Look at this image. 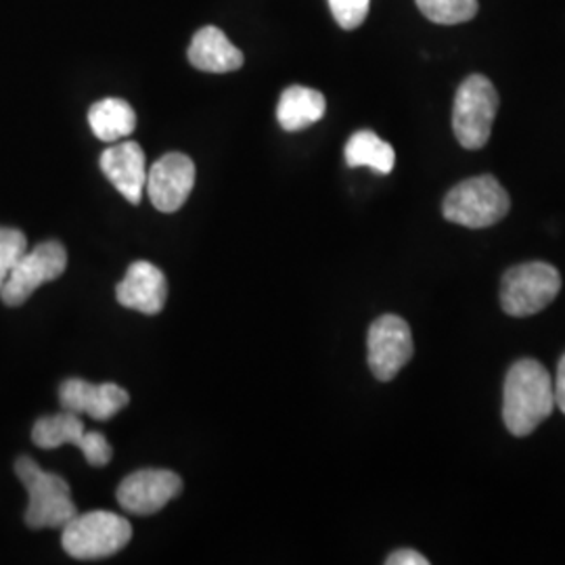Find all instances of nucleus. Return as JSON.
I'll return each instance as SVG.
<instances>
[{
  "mask_svg": "<svg viewBox=\"0 0 565 565\" xmlns=\"http://www.w3.org/2000/svg\"><path fill=\"white\" fill-rule=\"evenodd\" d=\"M553 408L555 390L545 366L534 359H522L513 364L507 373L503 392L507 429L518 438H525L545 422Z\"/></svg>",
  "mask_w": 565,
  "mask_h": 565,
  "instance_id": "obj_1",
  "label": "nucleus"
},
{
  "mask_svg": "<svg viewBox=\"0 0 565 565\" xmlns=\"http://www.w3.org/2000/svg\"><path fill=\"white\" fill-rule=\"evenodd\" d=\"M15 473L28 490L25 524L30 527H63L78 515L70 484L61 476L44 471L30 457L15 461Z\"/></svg>",
  "mask_w": 565,
  "mask_h": 565,
  "instance_id": "obj_2",
  "label": "nucleus"
},
{
  "mask_svg": "<svg viewBox=\"0 0 565 565\" xmlns=\"http://www.w3.org/2000/svg\"><path fill=\"white\" fill-rule=\"evenodd\" d=\"M63 551L74 559H103L120 553L132 539V525L111 511H90L76 515L61 527Z\"/></svg>",
  "mask_w": 565,
  "mask_h": 565,
  "instance_id": "obj_3",
  "label": "nucleus"
},
{
  "mask_svg": "<svg viewBox=\"0 0 565 565\" xmlns=\"http://www.w3.org/2000/svg\"><path fill=\"white\" fill-rule=\"evenodd\" d=\"M511 207L503 184L494 177L484 174L459 182L448 191L443 205L446 221L467 228H486L501 223Z\"/></svg>",
  "mask_w": 565,
  "mask_h": 565,
  "instance_id": "obj_4",
  "label": "nucleus"
},
{
  "mask_svg": "<svg viewBox=\"0 0 565 565\" xmlns=\"http://www.w3.org/2000/svg\"><path fill=\"white\" fill-rule=\"evenodd\" d=\"M499 111V93L486 76L473 74L459 86L452 109V130L461 147L482 149Z\"/></svg>",
  "mask_w": 565,
  "mask_h": 565,
  "instance_id": "obj_5",
  "label": "nucleus"
},
{
  "mask_svg": "<svg viewBox=\"0 0 565 565\" xmlns=\"http://www.w3.org/2000/svg\"><path fill=\"white\" fill-rule=\"evenodd\" d=\"M562 277L546 263L520 264L509 268L501 282V306L509 317H532L557 298Z\"/></svg>",
  "mask_w": 565,
  "mask_h": 565,
  "instance_id": "obj_6",
  "label": "nucleus"
},
{
  "mask_svg": "<svg viewBox=\"0 0 565 565\" xmlns=\"http://www.w3.org/2000/svg\"><path fill=\"white\" fill-rule=\"evenodd\" d=\"M32 440L44 450H53L65 445L78 446L90 467H105L114 455L102 431H86L81 415L65 408L57 415L39 419L32 429Z\"/></svg>",
  "mask_w": 565,
  "mask_h": 565,
  "instance_id": "obj_7",
  "label": "nucleus"
},
{
  "mask_svg": "<svg viewBox=\"0 0 565 565\" xmlns=\"http://www.w3.org/2000/svg\"><path fill=\"white\" fill-rule=\"evenodd\" d=\"M67 268V252L60 242H44L25 252L9 279L0 287V298L7 306H21L44 285L55 281Z\"/></svg>",
  "mask_w": 565,
  "mask_h": 565,
  "instance_id": "obj_8",
  "label": "nucleus"
},
{
  "mask_svg": "<svg viewBox=\"0 0 565 565\" xmlns=\"http://www.w3.org/2000/svg\"><path fill=\"white\" fill-rule=\"evenodd\" d=\"M369 366L380 382H392L413 359L415 345L408 323L396 315H384L371 324L366 335Z\"/></svg>",
  "mask_w": 565,
  "mask_h": 565,
  "instance_id": "obj_9",
  "label": "nucleus"
},
{
  "mask_svg": "<svg viewBox=\"0 0 565 565\" xmlns=\"http://www.w3.org/2000/svg\"><path fill=\"white\" fill-rule=\"evenodd\" d=\"M182 480L168 469H141L118 486V503L132 515H153L181 497Z\"/></svg>",
  "mask_w": 565,
  "mask_h": 565,
  "instance_id": "obj_10",
  "label": "nucleus"
},
{
  "mask_svg": "<svg viewBox=\"0 0 565 565\" xmlns=\"http://www.w3.org/2000/svg\"><path fill=\"white\" fill-rule=\"evenodd\" d=\"M195 186V163L184 153H166L147 172V195L156 210L172 214L181 210Z\"/></svg>",
  "mask_w": 565,
  "mask_h": 565,
  "instance_id": "obj_11",
  "label": "nucleus"
},
{
  "mask_svg": "<svg viewBox=\"0 0 565 565\" xmlns=\"http://www.w3.org/2000/svg\"><path fill=\"white\" fill-rule=\"evenodd\" d=\"M60 403L65 411L107 422L130 403L128 392L118 384H90L86 380H65L60 387Z\"/></svg>",
  "mask_w": 565,
  "mask_h": 565,
  "instance_id": "obj_12",
  "label": "nucleus"
},
{
  "mask_svg": "<svg viewBox=\"0 0 565 565\" xmlns=\"http://www.w3.org/2000/svg\"><path fill=\"white\" fill-rule=\"evenodd\" d=\"M116 300L142 315H160L168 300V281L156 264L137 260L130 264L116 287Z\"/></svg>",
  "mask_w": 565,
  "mask_h": 565,
  "instance_id": "obj_13",
  "label": "nucleus"
},
{
  "mask_svg": "<svg viewBox=\"0 0 565 565\" xmlns=\"http://www.w3.org/2000/svg\"><path fill=\"white\" fill-rule=\"evenodd\" d=\"M102 170L126 202L132 205L141 202L142 189L147 184V166L139 142H118L103 151Z\"/></svg>",
  "mask_w": 565,
  "mask_h": 565,
  "instance_id": "obj_14",
  "label": "nucleus"
},
{
  "mask_svg": "<svg viewBox=\"0 0 565 565\" xmlns=\"http://www.w3.org/2000/svg\"><path fill=\"white\" fill-rule=\"evenodd\" d=\"M189 61L193 67L210 74L237 72L243 65V53L226 39L223 30L207 25L202 28L189 46Z\"/></svg>",
  "mask_w": 565,
  "mask_h": 565,
  "instance_id": "obj_15",
  "label": "nucleus"
},
{
  "mask_svg": "<svg viewBox=\"0 0 565 565\" xmlns=\"http://www.w3.org/2000/svg\"><path fill=\"white\" fill-rule=\"evenodd\" d=\"M327 109L323 93L306 86H289L277 105V120L282 130L298 132L321 120Z\"/></svg>",
  "mask_w": 565,
  "mask_h": 565,
  "instance_id": "obj_16",
  "label": "nucleus"
},
{
  "mask_svg": "<svg viewBox=\"0 0 565 565\" xmlns=\"http://www.w3.org/2000/svg\"><path fill=\"white\" fill-rule=\"evenodd\" d=\"M88 124L99 141L116 142L135 132L137 114L121 99H103L88 109Z\"/></svg>",
  "mask_w": 565,
  "mask_h": 565,
  "instance_id": "obj_17",
  "label": "nucleus"
},
{
  "mask_svg": "<svg viewBox=\"0 0 565 565\" xmlns=\"http://www.w3.org/2000/svg\"><path fill=\"white\" fill-rule=\"evenodd\" d=\"M343 156H345V163L350 168L366 166V168L375 170L377 174H390L396 163L394 147L390 142H385L384 139H380L371 130L354 132L350 137V141L345 142Z\"/></svg>",
  "mask_w": 565,
  "mask_h": 565,
  "instance_id": "obj_18",
  "label": "nucleus"
},
{
  "mask_svg": "<svg viewBox=\"0 0 565 565\" xmlns=\"http://www.w3.org/2000/svg\"><path fill=\"white\" fill-rule=\"evenodd\" d=\"M417 7L427 20L443 25L473 20L478 13V0H417Z\"/></svg>",
  "mask_w": 565,
  "mask_h": 565,
  "instance_id": "obj_19",
  "label": "nucleus"
},
{
  "mask_svg": "<svg viewBox=\"0 0 565 565\" xmlns=\"http://www.w3.org/2000/svg\"><path fill=\"white\" fill-rule=\"evenodd\" d=\"M28 252V239L20 228L0 226V287L9 279L11 270L18 266Z\"/></svg>",
  "mask_w": 565,
  "mask_h": 565,
  "instance_id": "obj_20",
  "label": "nucleus"
},
{
  "mask_svg": "<svg viewBox=\"0 0 565 565\" xmlns=\"http://www.w3.org/2000/svg\"><path fill=\"white\" fill-rule=\"evenodd\" d=\"M371 0H329L331 13L343 30H356L369 15Z\"/></svg>",
  "mask_w": 565,
  "mask_h": 565,
  "instance_id": "obj_21",
  "label": "nucleus"
},
{
  "mask_svg": "<svg viewBox=\"0 0 565 565\" xmlns=\"http://www.w3.org/2000/svg\"><path fill=\"white\" fill-rule=\"evenodd\" d=\"M385 564L387 565H427L429 564V559H425L422 553H417V551H413V548H401V551H396V553H392L387 559H385Z\"/></svg>",
  "mask_w": 565,
  "mask_h": 565,
  "instance_id": "obj_22",
  "label": "nucleus"
},
{
  "mask_svg": "<svg viewBox=\"0 0 565 565\" xmlns=\"http://www.w3.org/2000/svg\"><path fill=\"white\" fill-rule=\"evenodd\" d=\"M553 390H555V406H559L565 415V356L557 366V380L553 384Z\"/></svg>",
  "mask_w": 565,
  "mask_h": 565,
  "instance_id": "obj_23",
  "label": "nucleus"
}]
</instances>
